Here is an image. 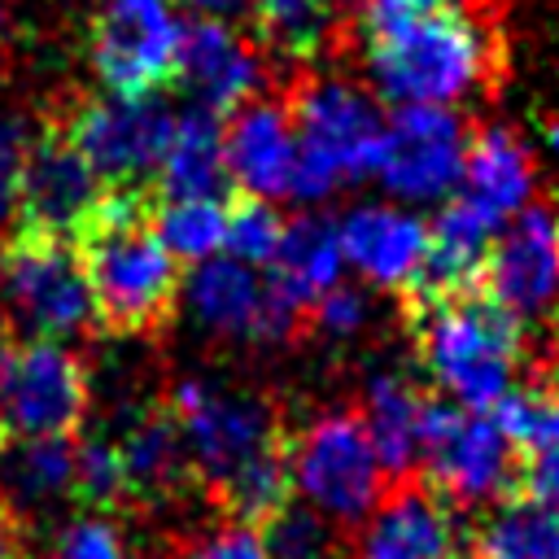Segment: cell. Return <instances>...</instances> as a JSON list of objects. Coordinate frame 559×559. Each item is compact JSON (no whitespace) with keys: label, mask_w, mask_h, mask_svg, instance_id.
Masks as SVG:
<instances>
[{"label":"cell","mask_w":559,"mask_h":559,"mask_svg":"<svg viewBox=\"0 0 559 559\" xmlns=\"http://www.w3.org/2000/svg\"><path fill=\"white\" fill-rule=\"evenodd\" d=\"M166 402L179 419L192 480L214 507L253 528L288 507V437L266 397L183 380Z\"/></svg>","instance_id":"cell-1"},{"label":"cell","mask_w":559,"mask_h":559,"mask_svg":"<svg viewBox=\"0 0 559 559\" xmlns=\"http://www.w3.org/2000/svg\"><path fill=\"white\" fill-rule=\"evenodd\" d=\"M354 26L367 48L371 83L393 105L445 109L467 92L493 87L502 74L498 35L459 4L411 9L402 0H367Z\"/></svg>","instance_id":"cell-2"},{"label":"cell","mask_w":559,"mask_h":559,"mask_svg":"<svg viewBox=\"0 0 559 559\" xmlns=\"http://www.w3.org/2000/svg\"><path fill=\"white\" fill-rule=\"evenodd\" d=\"M157 183H109L74 231V253L105 332L140 336L170 323L179 262L157 236Z\"/></svg>","instance_id":"cell-3"},{"label":"cell","mask_w":559,"mask_h":559,"mask_svg":"<svg viewBox=\"0 0 559 559\" xmlns=\"http://www.w3.org/2000/svg\"><path fill=\"white\" fill-rule=\"evenodd\" d=\"M419 362L467 411H493L511 393L520 362V319L485 293H463L424 310H406Z\"/></svg>","instance_id":"cell-4"},{"label":"cell","mask_w":559,"mask_h":559,"mask_svg":"<svg viewBox=\"0 0 559 559\" xmlns=\"http://www.w3.org/2000/svg\"><path fill=\"white\" fill-rule=\"evenodd\" d=\"M293 489L332 524H362L384 498V467L358 411H332L288 441Z\"/></svg>","instance_id":"cell-5"},{"label":"cell","mask_w":559,"mask_h":559,"mask_svg":"<svg viewBox=\"0 0 559 559\" xmlns=\"http://www.w3.org/2000/svg\"><path fill=\"white\" fill-rule=\"evenodd\" d=\"M0 297L13 328L26 341H66L79 336L92 314V293L70 240L17 231L0 249Z\"/></svg>","instance_id":"cell-6"},{"label":"cell","mask_w":559,"mask_h":559,"mask_svg":"<svg viewBox=\"0 0 559 559\" xmlns=\"http://www.w3.org/2000/svg\"><path fill=\"white\" fill-rule=\"evenodd\" d=\"M66 140L79 148V157L92 166V175L109 183H153L170 135H175V114L166 109L162 96H140V100H74L66 114L52 118Z\"/></svg>","instance_id":"cell-7"},{"label":"cell","mask_w":559,"mask_h":559,"mask_svg":"<svg viewBox=\"0 0 559 559\" xmlns=\"http://www.w3.org/2000/svg\"><path fill=\"white\" fill-rule=\"evenodd\" d=\"M92 384L61 341L0 345V428L26 437H74L87 419Z\"/></svg>","instance_id":"cell-8"},{"label":"cell","mask_w":559,"mask_h":559,"mask_svg":"<svg viewBox=\"0 0 559 559\" xmlns=\"http://www.w3.org/2000/svg\"><path fill=\"white\" fill-rule=\"evenodd\" d=\"M87 52L109 96H157L175 83L179 66V22L170 0H105L87 26Z\"/></svg>","instance_id":"cell-9"},{"label":"cell","mask_w":559,"mask_h":559,"mask_svg":"<svg viewBox=\"0 0 559 559\" xmlns=\"http://www.w3.org/2000/svg\"><path fill=\"white\" fill-rule=\"evenodd\" d=\"M297 148L314 162H323L336 179H362L376 175L380 162V114L376 105L341 79L328 74H301L288 83L284 96Z\"/></svg>","instance_id":"cell-10"},{"label":"cell","mask_w":559,"mask_h":559,"mask_svg":"<svg viewBox=\"0 0 559 559\" xmlns=\"http://www.w3.org/2000/svg\"><path fill=\"white\" fill-rule=\"evenodd\" d=\"M428 489L445 507H489L520 493L528 454L507 437L489 411H459L454 424L424 450Z\"/></svg>","instance_id":"cell-11"},{"label":"cell","mask_w":559,"mask_h":559,"mask_svg":"<svg viewBox=\"0 0 559 559\" xmlns=\"http://www.w3.org/2000/svg\"><path fill=\"white\" fill-rule=\"evenodd\" d=\"M105 183L92 175V166L79 157V148L66 140V131L48 118L39 135H31L22 175H17V231H39L57 240H74L79 223L100 201Z\"/></svg>","instance_id":"cell-12"},{"label":"cell","mask_w":559,"mask_h":559,"mask_svg":"<svg viewBox=\"0 0 559 559\" xmlns=\"http://www.w3.org/2000/svg\"><path fill=\"white\" fill-rule=\"evenodd\" d=\"M463 122L441 105H402L384 135H380V162L376 175L389 192L406 201H432L454 188L463 175Z\"/></svg>","instance_id":"cell-13"},{"label":"cell","mask_w":559,"mask_h":559,"mask_svg":"<svg viewBox=\"0 0 559 559\" xmlns=\"http://www.w3.org/2000/svg\"><path fill=\"white\" fill-rule=\"evenodd\" d=\"M480 293L511 319H537L559 301V201L528 205L493 236Z\"/></svg>","instance_id":"cell-14"},{"label":"cell","mask_w":559,"mask_h":559,"mask_svg":"<svg viewBox=\"0 0 559 559\" xmlns=\"http://www.w3.org/2000/svg\"><path fill=\"white\" fill-rule=\"evenodd\" d=\"M493 231H498V218H489L476 201L454 197L428 227V245H424L415 275L397 288L402 306L424 310V306H437V301H450L463 293H480Z\"/></svg>","instance_id":"cell-15"},{"label":"cell","mask_w":559,"mask_h":559,"mask_svg":"<svg viewBox=\"0 0 559 559\" xmlns=\"http://www.w3.org/2000/svg\"><path fill=\"white\" fill-rule=\"evenodd\" d=\"M175 83H183L201 109L223 118V114H236L240 105H249L253 92L262 87V57L231 26L201 13L192 22H179Z\"/></svg>","instance_id":"cell-16"},{"label":"cell","mask_w":559,"mask_h":559,"mask_svg":"<svg viewBox=\"0 0 559 559\" xmlns=\"http://www.w3.org/2000/svg\"><path fill=\"white\" fill-rule=\"evenodd\" d=\"M109 441H114L118 463H122L127 502L157 507V502H170L197 485L170 402H144V406L127 411L118 432H109Z\"/></svg>","instance_id":"cell-17"},{"label":"cell","mask_w":559,"mask_h":559,"mask_svg":"<svg viewBox=\"0 0 559 559\" xmlns=\"http://www.w3.org/2000/svg\"><path fill=\"white\" fill-rule=\"evenodd\" d=\"M74 498V441L0 428V515L26 533Z\"/></svg>","instance_id":"cell-18"},{"label":"cell","mask_w":559,"mask_h":559,"mask_svg":"<svg viewBox=\"0 0 559 559\" xmlns=\"http://www.w3.org/2000/svg\"><path fill=\"white\" fill-rule=\"evenodd\" d=\"M358 559H463V542L445 502L406 476L367 515Z\"/></svg>","instance_id":"cell-19"},{"label":"cell","mask_w":559,"mask_h":559,"mask_svg":"<svg viewBox=\"0 0 559 559\" xmlns=\"http://www.w3.org/2000/svg\"><path fill=\"white\" fill-rule=\"evenodd\" d=\"M223 153L227 175L236 192L249 197H288V175L297 157V135L288 122V109L280 100H249L236 109V118L223 127Z\"/></svg>","instance_id":"cell-20"},{"label":"cell","mask_w":559,"mask_h":559,"mask_svg":"<svg viewBox=\"0 0 559 559\" xmlns=\"http://www.w3.org/2000/svg\"><path fill=\"white\" fill-rule=\"evenodd\" d=\"M153 183L166 201H227L236 188L223 153V118L201 105L175 118V135Z\"/></svg>","instance_id":"cell-21"},{"label":"cell","mask_w":559,"mask_h":559,"mask_svg":"<svg viewBox=\"0 0 559 559\" xmlns=\"http://www.w3.org/2000/svg\"><path fill=\"white\" fill-rule=\"evenodd\" d=\"M341 258H349L367 280L384 288H402L428 245V227L415 214L389 210V205H362L341 227Z\"/></svg>","instance_id":"cell-22"},{"label":"cell","mask_w":559,"mask_h":559,"mask_svg":"<svg viewBox=\"0 0 559 559\" xmlns=\"http://www.w3.org/2000/svg\"><path fill=\"white\" fill-rule=\"evenodd\" d=\"M463 179H467V201H476L489 218L515 214L533 197V157L520 144L515 131L507 127H480L467 135L463 148Z\"/></svg>","instance_id":"cell-23"},{"label":"cell","mask_w":559,"mask_h":559,"mask_svg":"<svg viewBox=\"0 0 559 559\" xmlns=\"http://www.w3.org/2000/svg\"><path fill=\"white\" fill-rule=\"evenodd\" d=\"M463 559H559V511L542 507L524 489L498 498L472 528Z\"/></svg>","instance_id":"cell-24"},{"label":"cell","mask_w":559,"mask_h":559,"mask_svg":"<svg viewBox=\"0 0 559 559\" xmlns=\"http://www.w3.org/2000/svg\"><path fill=\"white\" fill-rule=\"evenodd\" d=\"M183 293H188V306L197 310V319L205 328L231 332V336H258L266 280L253 275V266H245L236 258H205L188 275Z\"/></svg>","instance_id":"cell-25"},{"label":"cell","mask_w":559,"mask_h":559,"mask_svg":"<svg viewBox=\"0 0 559 559\" xmlns=\"http://www.w3.org/2000/svg\"><path fill=\"white\" fill-rule=\"evenodd\" d=\"M297 306H314L341 275V236L328 218H297L284 227V240L271 258V271H266Z\"/></svg>","instance_id":"cell-26"},{"label":"cell","mask_w":559,"mask_h":559,"mask_svg":"<svg viewBox=\"0 0 559 559\" xmlns=\"http://www.w3.org/2000/svg\"><path fill=\"white\" fill-rule=\"evenodd\" d=\"M419 411H424V393L411 389L406 376H376L367 384V411L362 424L371 432V445L380 454V467L397 480L411 476V463L419 459Z\"/></svg>","instance_id":"cell-27"},{"label":"cell","mask_w":559,"mask_h":559,"mask_svg":"<svg viewBox=\"0 0 559 559\" xmlns=\"http://www.w3.org/2000/svg\"><path fill=\"white\" fill-rule=\"evenodd\" d=\"M258 44L288 61H314L341 39V0H249Z\"/></svg>","instance_id":"cell-28"},{"label":"cell","mask_w":559,"mask_h":559,"mask_svg":"<svg viewBox=\"0 0 559 559\" xmlns=\"http://www.w3.org/2000/svg\"><path fill=\"white\" fill-rule=\"evenodd\" d=\"M157 236L175 262H205L223 245L227 201H166L157 192Z\"/></svg>","instance_id":"cell-29"},{"label":"cell","mask_w":559,"mask_h":559,"mask_svg":"<svg viewBox=\"0 0 559 559\" xmlns=\"http://www.w3.org/2000/svg\"><path fill=\"white\" fill-rule=\"evenodd\" d=\"M493 419L524 454H542L559 445V376H542L528 389L507 393L493 406Z\"/></svg>","instance_id":"cell-30"},{"label":"cell","mask_w":559,"mask_h":559,"mask_svg":"<svg viewBox=\"0 0 559 559\" xmlns=\"http://www.w3.org/2000/svg\"><path fill=\"white\" fill-rule=\"evenodd\" d=\"M280 240H284V218L271 210V201L249 197V192H231L227 197L223 245H227V253L236 262H245V266H271Z\"/></svg>","instance_id":"cell-31"},{"label":"cell","mask_w":559,"mask_h":559,"mask_svg":"<svg viewBox=\"0 0 559 559\" xmlns=\"http://www.w3.org/2000/svg\"><path fill=\"white\" fill-rule=\"evenodd\" d=\"M74 502L87 507L92 515H105L127 502L122 463H118V450L109 437L74 441Z\"/></svg>","instance_id":"cell-32"},{"label":"cell","mask_w":559,"mask_h":559,"mask_svg":"<svg viewBox=\"0 0 559 559\" xmlns=\"http://www.w3.org/2000/svg\"><path fill=\"white\" fill-rule=\"evenodd\" d=\"M266 559H336V533L314 511L284 507L275 520L262 524Z\"/></svg>","instance_id":"cell-33"},{"label":"cell","mask_w":559,"mask_h":559,"mask_svg":"<svg viewBox=\"0 0 559 559\" xmlns=\"http://www.w3.org/2000/svg\"><path fill=\"white\" fill-rule=\"evenodd\" d=\"M44 559H127V546L105 515H83L52 537Z\"/></svg>","instance_id":"cell-34"},{"label":"cell","mask_w":559,"mask_h":559,"mask_svg":"<svg viewBox=\"0 0 559 559\" xmlns=\"http://www.w3.org/2000/svg\"><path fill=\"white\" fill-rule=\"evenodd\" d=\"M367 319V301L358 288H345V284H332L314 306H310V323L332 332V336H354Z\"/></svg>","instance_id":"cell-35"},{"label":"cell","mask_w":559,"mask_h":559,"mask_svg":"<svg viewBox=\"0 0 559 559\" xmlns=\"http://www.w3.org/2000/svg\"><path fill=\"white\" fill-rule=\"evenodd\" d=\"M26 148H31L26 122L13 118V114H0V218H4V214L13 210V201H17V175H22Z\"/></svg>","instance_id":"cell-36"},{"label":"cell","mask_w":559,"mask_h":559,"mask_svg":"<svg viewBox=\"0 0 559 559\" xmlns=\"http://www.w3.org/2000/svg\"><path fill=\"white\" fill-rule=\"evenodd\" d=\"M183 559H266L262 528L231 520L227 528H218V533H210L201 546H192Z\"/></svg>","instance_id":"cell-37"},{"label":"cell","mask_w":559,"mask_h":559,"mask_svg":"<svg viewBox=\"0 0 559 559\" xmlns=\"http://www.w3.org/2000/svg\"><path fill=\"white\" fill-rule=\"evenodd\" d=\"M520 489H524L528 498H537L542 507L559 511V445H555V450H542V454H533V459L524 463Z\"/></svg>","instance_id":"cell-38"},{"label":"cell","mask_w":559,"mask_h":559,"mask_svg":"<svg viewBox=\"0 0 559 559\" xmlns=\"http://www.w3.org/2000/svg\"><path fill=\"white\" fill-rule=\"evenodd\" d=\"M192 9H201L205 17H214V13H227V9H240L245 0H188Z\"/></svg>","instance_id":"cell-39"},{"label":"cell","mask_w":559,"mask_h":559,"mask_svg":"<svg viewBox=\"0 0 559 559\" xmlns=\"http://www.w3.org/2000/svg\"><path fill=\"white\" fill-rule=\"evenodd\" d=\"M546 140L559 148V118H546Z\"/></svg>","instance_id":"cell-40"},{"label":"cell","mask_w":559,"mask_h":559,"mask_svg":"<svg viewBox=\"0 0 559 559\" xmlns=\"http://www.w3.org/2000/svg\"><path fill=\"white\" fill-rule=\"evenodd\" d=\"M402 4H411V9H437V4H450V0H402Z\"/></svg>","instance_id":"cell-41"},{"label":"cell","mask_w":559,"mask_h":559,"mask_svg":"<svg viewBox=\"0 0 559 559\" xmlns=\"http://www.w3.org/2000/svg\"><path fill=\"white\" fill-rule=\"evenodd\" d=\"M555 328H559V301H555Z\"/></svg>","instance_id":"cell-42"},{"label":"cell","mask_w":559,"mask_h":559,"mask_svg":"<svg viewBox=\"0 0 559 559\" xmlns=\"http://www.w3.org/2000/svg\"><path fill=\"white\" fill-rule=\"evenodd\" d=\"M341 4H345V0H341Z\"/></svg>","instance_id":"cell-43"}]
</instances>
